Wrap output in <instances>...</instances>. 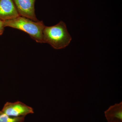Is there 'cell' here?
<instances>
[{
  "label": "cell",
  "instance_id": "cell-1",
  "mask_svg": "<svg viewBox=\"0 0 122 122\" xmlns=\"http://www.w3.org/2000/svg\"><path fill=\"white\" fill-rule=\"evenodd\" d=\"M72 39L66 25L62 21L53 26H45L43 30V43L49 44L55 49L66 48Z\"/></svg>",
  "mask_w": 122,
  "mask_h": 122
},
{
  "label": "cell",
  "instance_id": "cell-2",
  "mask_svg": "<svg viewBox=\"0 0 122 122\" xmlns=\"http://www.w3.org/2000/svg\"><path fill=\"white\" fill-rule=\"evenodd\" d=\"M5 27L17 29L27 33L38 43H43V32L45 25L42 21H35L19 16L12 20L4 21Z\"/></svg>",
  "mask_w": 122,
  "mask_h": 122
},
{
  "label": "cell",
  "instance_id": "cell-3",
  "mask_svg": "<svg viewBox=\"0 0 122 122\" xmlns=\"http://www.w3.org/2000/svg\"><path fill=\"white\" fill-rule=\"evenodd\" d=\"M1 111L7 115L13 117H25L27 115L33 113V109L21 102H7Z\"/></svg>",
  "mask_w": 122,
  "mask_h": 122
},
{
  "label": "cell",
  "instance_id": "cell-4",
  "mask_svg": "<svg viewBox=\"0 0 122 122\" xmlns=\"http://www.w3.org/2000/svg\"><path fill=\"white\" fill-rule=\"evenodd\" d=\"M36 0H13L20 16L38 21L35 13Z\"/></svg>",
  "mask_w": 122,
  "mask_h": 122
},
{
  "label": "cell",
  "instance_id": "cell-5",
  "mask_svg": "<svg viewBox=\"0 0 122 122\" xmlns=\"http://www.w3.org/2000/svg\"><path fill=\"white\" fill-rule=\"evenodd\" d=\"M19 16L13 0H0V20H12Z\"/></svg>",
  "mask_w": 122,
  "mask_h": 122
},
{
  "label": "cell",
  "instance_id": "cell-6",
  "mask_svg": "<svg viewBox=\"0 0 122 122\" xmlns=\"http://www.w3.org/2000/svg\"><path fill=\"white\" fill-rule=\"evenodd\" d=\"M107 120L117 119L122 120V102L116 103L110 107L105 112Z\"/></svg>",
  "mask_w": 122,
  "mask_h": 122
},
{
  "label": "cell",
  "instance_id": "cell-7",
  "mask_svg": "<svg viewBox=\"0 0 122 122\" xmlns=\"http://www.w3.org/2000/svg\"><path fill=\"white\" fill-rule=\"evenodd\" d=\"M25 117H13L10 116L0 111V122H23Z\"/></svg>",
  "mask_w": 122,
  "mask_h": 122
},
{
  "label": "cell",
  "instance_id": "cell-8",
  "mask_svg": "<svg viewBox=\"0 0 122 122\" xmlns=\"http://www.w3.org/2000/svg\"><path fill=\"white\" fill-rule=\"evenodd\" d=\"M5 28L4 21L0 20V36L3 34Z\"/></svg>",
  "mask_w": 122,
  "mask_h": 122
},
{
  "label": "cell",
  "instance_id": "cell-9",
  "mask_svg": "<svg viewBox=\"0 0 122 122\" xmlns=\"http://www.w3.org/2000/svg\"><path fill=\"white\" fill-rule=\"evenodd\" d=\"M107 122H122V120L117 119H112L107 120Z\"/></svg>",
  "mask_w": 122,
  "mask_h": 122
}]
</instances>
